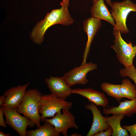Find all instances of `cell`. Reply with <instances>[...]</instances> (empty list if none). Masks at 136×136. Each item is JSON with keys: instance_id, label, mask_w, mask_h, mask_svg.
<instances>
[{"instance_id": "obj_1", "label": "cell", "mask_w": 136, "mask_h": 136, "mask_svg": "<svg viewBox=\"0 0 136 136\" xmlns=\"http://www.w3.org/2000/svg\"><path fill=\"white\" fill-rule=\"evenodd\" d=\"M69 2L62 1L60 8L52 10L48 13L44 18L39 21L34 27L30 34L32 41L38 45L41 44L44 38L46 30L52 26L56 24L68 26L72 24L74 20L68 10Z\"/></svg>"}, {"instance_id": "obj_2", "label": "cell", "mask_w": 136, "mask_h": 136, "mask_svg": "<svg viewBox=\"0 0 136 136\" xmlns=\"http://www.w3.org/2000/svg\"><path fill=\"white\" fill-rule=\"evenodd\" d=\"M37 89H32L26 91L22 101L17 110L30 119L37 128L40 127L41 116L39 109L40 102L43 95Z\"/></svg>"}, {"instance_id": "obj_3", "label": "cell", "mask_w": 136, "mask_h": 136, "mask_svg": "<svg viewBox=\"0 0 136 136\" xmlns=\"http://www.w3.org/2000/svg\"><path fill=\"white\" fill-rule=\"evenodd\" d=\"M111 8V14L115 22L113 30L122 33H129L126 25L127 18L131 12H136V4L130 0H124L113 2Z\"/></svg>"}, {"instance_id": "obj_4", "label": "cell", "mask_w": 136, "mask_h": 136, "mask_svg": "<svg viewBox=\"0 0 136 136\" xmlns=\"http://www.w3.org/2000/svg\"><path fill=\"white\" fill-rule=\"evenodd\" d=\"M113 34L114 39L111 47L115 52L118 61L124 67L133 64L136 55V45H133L131 42H126L122 38L120 31L113 30Z\"/></svg>"}, {"instance_id": "obj_5", "label": "cell", "mask_w": 136, "mask_h": 136, "mask_svg": "<svg viewBox=\"0 0 136 136\" xmlns=\"http://www.w3.org/2000/svg\"><path fill=\"white\" fill-rule=\"evenodd\" d=\"M72 105V102L57 97L51 94L43 95L39 109V113L41 114V120L47 117H53L62 109L69 110Z\"/></svg>"}, {"instance_id": "obj_6", "label": "cell", "mask_w": 136, "mask_h": 136, "mask_svg": "<svg viewBox=\"0 0 136 136\" xmlns=\"http://www.w3.org/2000/svg\"><path fill=\"white\" fill-rule=\"evenodd\" d=\"M1 107L6 118V124L17 132L20 136H27V128L28 126L34 127L36 125L28 117L20 115L16 110L5 106Z\"/></svg>"}, {"instance_id": "obj_7", "label": "cell", "mask_w": 136, "mask_h": 136, "mask_svg": "<svg viewBox=\"0 0 136 136\" xmlns=\"http://www.w3.org/2000/svg\"><path fill=\"white\" fill-rule=\"evenodd\" d=\"M62 113L61 111H59L51 119L45 118L41 121L51 124L58 133L67 136V131L69 128H74L78 129V127L75 122V117L69 110L62 109Z\"/></svg>"}, {"instance_id": "obj_8", "label": "cell", "mask_w": 136, "mask_h": 136, "mask_svg": "<svg viewBox=\"0 0 136 136\" xmlns=\"http://www.w3.org/2000/svg\"><path fill=\"white\" fill-rule=\"evenodd\" d=\"M97 68L96 64L92 62H86L66 72L63 77L71 86L76 85H85L89 82L87 74Z\"/></svg>"}, {"instance_id": "obj_9", "label": "cell", "mask_w": 136, "mask_h": 136, "mask_svg": "<svg viewBox=\"0 0 136 136\" xmlns=\"http://www.w3.org/2000/svg\"><path fill=\"white\" fill-rule=\"evenodd\" d=\"M45 81L51 94L57 97L65 100L72 94L71 86L63 77L50 76Z\"/></svg>"}, {"instance_id": "obj_10", "label": "cell", "mask_w": 136, "mask_h": 136, "mask_svg": "<svg viewBox=\"0 0 136 136\" xmlns=\"http://www.w3.org/2000/svg\"><path fill=\"white\" fill-rule=\"evenodd\" d=\"M30 84L28 83L22 85L20 84L6 90L4 93L6 96L5 103L1 107L5 106L17 110L22 101L26 89Z\"/></svg>"}, {"instance_id": "obj_11", "label": "cell", "mask_w": 136, "mask_h": 136, "mask_svg": "<svg viewBox=\"0 0 136 136\" xmlns=\"http://www.w3.org/2000/svg\"><path fill=\"white\" fill-rule=\"evenodd\" d=\"M101 25L100 20L92 16L84 21L83 29L87 34V40L83 54L82 64L86 62L92 43Z\"/></svg>"}, {"instance_id": "obj_12", "label": "cell", "mask_w": 136, "mask_h": 136, "mask_svg": "<svg viewBox=\"0 0 136 136\" xmlns=\"http://www.w3.org/2000/svg\"><path fill=\"white\" fill-rule=\"evenodd\" d=\"M90 103L85 106L86 109L91 111L93 116L92 123L86 136H93L96 133L105 131L110 127L107 123L105 117L102 115L96 106L93 103Z\"/></svg>"}, {"instance_id": "obj_13", "label": "cell", "mask_w": 136, "mask_h": 136, "mask_svg": "<svg viewBox=\"0 0 136 136\" xmlns=\"http://www.w3.org/2000/svg\"><path fill=\"white\" fill-rule=\"evenodd\" d=\"M72 93L85 97L97 106L105 108L109 103L104 93L91 88H75L72 89Z\"/></svg>"}, {"instance_id": "obj_14", "label": "cell", "mask_w": 136, "mask_h": 136, "mask_svg": "<svg viewBox=\"0 0 136 136\" xmlns=\"http://www.w3.org/2000/svg\"><path fill=\"white\" fill-rule=\"evenodd\" d=\"M117 107L111 106L108 108H104L103 113L106 115L110 114H123L130 117L136 113V99L125 100L119 102Z\"/></svg>"}, {"instance_id": "obj_15", "label": "cell", "mask_w": 136, "mask_h": 136, "mask_svg": "<svg viewBox=\"0 0 136 136\" xmlns=\"http://www.w3.org/2000/svg\"><path fill=\"white\" fill-rule=\"evenodd\" d=\"M90 10L92 17L108 22L113 27L115 21L104 2V0H98L93 3Z\"/></svg>"}, {"instance_id": "obj_16", "label": "cell", "mask_w": 136, "mask_h": 136, "mask_svg": "<svg viewBox=\"0 0 136 136\" xmlns=\"http://www.w3.org/2000/svg\"><path fill=\"white\" fill-rule=\"evenodd\" d=\"M124 116L123 114H115L110 117H105L107 123L112 130V136H129L127 131L121 125V121L124 118Z\"/></svg>"}, {"instance_id": "obj_17", "label": "cell", "mask_w": 136, "mask_h": 136, "mask_svg": "<svg viewBox=\"0 0 136 136\" xmlns=\"http://www.w3.org/2000/svg\"><path fill=\"white\" fill-rule=\"evenodd\" d=\"M28 136H59L55 129L54 126L51 124L45 122L43 126L33 130L26 131Z\"/></svg>"}, {"instance_id": "obj_18", "label": "cell", "mask_w": 136, "mask_h": 136, "mask_svg": "<svg viewBox=\"0 0 136 136\" xmlns=\"http://www.w3.org/2000/svg\"><path fill=\"white\" fill-rule=\"evenodd\" d=\"M120 90L122 97L132 100L136 99L135 85L127 79H123L120 84Z\"/></svg>"}, {"instance_id": "obj_19", "label": "cell", "mask_w": 136, "mask_h": 136, "mask_svg": "<svg viewBox=\"0 0 136 136\" xmlns=\"http://www.w3.org/2000/svg\"><path fill=\"white\" fill-rule=\"evenodd\" d=\"M120 85L104 82L101 84L100 87L108 96L114 98L119 102L123 98L120 90Z\"/></svg>"}, {"instance_id": "obj_20", "label": "cell", "mask_w": 136, "mask_h": 136, "mask_svg": "<svg viewBox=\"0 0 136 136\" xmlns=\"http://www.w3.org/2000/svg\"><path fill=\"white\" fill-rule=\"evenodd\" d=\"M119 73L123 77H129L134 82L136 85V69L133 64L121 69Z\"/></svg>"}, {"instance_id": "obj_21", "label": "cell", "mask_w": 136, "mask_h": 136, "mask_svg": "<svg viewBox=\"0 0 136 136\" xmlns=\"http://www.w3.org/2000/svg\"><path fill=\"white\" fill-rule=\"evenodd\" d=\"M122 127L129 132L130 133L129 136H136V123L129 126L123 125Z\"/></svg>"}, {"instance_id": "obj_22", "label": "cell", "mask_w": 136, "mask_h": 136, "mask_svg": "<svg viewBox=\"0 0 136 136\" xmlns=\"http://www.w3.org/2000/svg\"><path fill=\"white\" fill-rule=\"evenodd\" d=\"M101 131L98 132L95 134L93 136H110L112 135V128L110 127L108 129L105 131Z\"/></svg>"}, {"instance_id": "obj_23", "label": "cell", "mask_w": 136, "mask_h": 136, "mask_svg": "<svg viewBox=\"0 0 136 136\" xmlns=\"http://www.w3.org/2000/svg\"><path fill=\"white\" fill-rule=\"evenodd\" d=\"M4 115V111L2 108L1 107L0 108V126L1 127L6 128L7 127L6 123L5 122L3 117Z\"/></svg>"}, {"instance_id": "obj_24", "label": "cell", "mask_w": 136, "mask_h": 136, "mask_svg": "<svg viewBox=\"0 0 136 136\" xmlns=\"http://www.w3.org/2000/svg\"><path fill=\"white\" fill-rule=\"evenodd\" d=\"M6 96L4 94L0 96V106H2L4 104Z\"/></svg>"}, {"instance_id": "obj_25", "label": "cell", "mask_w": 136, "mask_h": 136, "mask_svg": "<svg viewBox=\"0 0 136 136\" xmlns=\"http://www.w3.org/2000/svg\"><path fill=\"white\" fill-rule=\"evenodd\" d=\"M97 0H92V1L93 3ZM105 1L107 4L111 7L112 5V2L111 0H105Z\"/></svg>"}, {"instance_id": "obj_26", "label": "cell", "mask_w": 136, "mask_h": 136, "mask_svg": "<svg viewBox=\"0 0 136 136\" xmlns=\"http://www.w3.org/2000/svg\"><path fill=\"white\" fill-rule=\"evenodd\" d=\"M11 135L10 134L8 133L6 134L3 131H2L0 130V136H10Z\"/></svg>"}, {"instance_id": "obj_27", "label": "cell", "mask_w": 136, "mask_h": 136, "mask_svg": "<svg viewBox=\"0 0 136 136\" xmlns=\"http://www.w3.org/2000/svg\"><path fill=\"white\" fill-rule=\"evenodd\" d=\"M82 135L81 134H79L78 133H75L73 134L71 136H82Z\"/></svg>"}, {"instance_id": "obj_28", "label": "cell", "mask_w": 136, "mask_h": 136, "mask_svg": "<svg viewBox=\"0 0 136 136\" xmlns=\"http://www.w3.org/2000/svg\"><path fill=\"white\" fill-rule=\"evenodd\" d=\"M70 0H62L64 1L65 2H69Z\"/></svg>"}]
</instances>
